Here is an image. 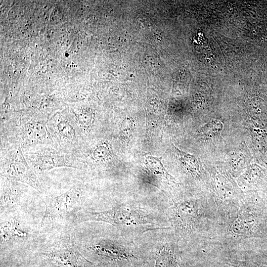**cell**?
Wrapping results in <instances>:
<instances>
[{"label":"cell","instance_id":"cell-1","mask_svg":"<svg viewBox=\"0 0 267 267\" xmlns=\"http://www.w3.org/2000/svg\"><path fill=\"white\" fill-rule=\"evenodd\" d=\"M78 219L80 222L108 223L126 232L139 231L145 226L157 225L158 223L157 219L150 212L133 204H120L99 212L81 211Z\"/></svg>","mask_w":267,"mask_h":267},{"label":"cell","instance_id":"cell-2","mask_svg":"<svg viewBox=\"0 0 267 267\" xmlns=\"http://www.w3.org/2000/svg\"><path fill=\"white\" fill-rule=\"evenodd\" d=\"M169 210V219L178 239L193 236L201 228L205 218L204 209L200 200L186 199L176 201Z\"/></svg>","mask_w":267,"mask_h":267},{"label":"cell","instance_id":"cell-3","mask_svg":"<svg viewBox=\"0 0 267 267\" xmlns=\"http://www.w3.org/2000/svg\"><path fill=\"white\" fill-rule=\"evenodd\" d=\"M226 222L229 235L235 238L261 237L267 230L266 218L261 206L245 201Z\"/></svg>","mask_w":267,"mask_h":267},{"label":"cell","instance_id":"cell-4","mask_svg":"<svg viewBox=\"0 0 267 267\" xmlns=\"http://www.w3.org/2000/svg\"><path fill=\"white\" fill-rule=\"evenodd\" d=\"M210 174L217 212L226 222L236 213L244 201L241 188L227 174L212 170Z\"/></svg>","mask_w":267,"mask_h":267},{"label":"cell","instance_id":"cell-5","mask_svg":"<svg viewBox=\"0 0 267 267\" xmlns=\"http://www.w3.org/2000/svg\"><path fill=\"white\" fill-rule=\"evenodd\" d=\"M91 249L97 263L113 262L121 267H132L144 261L133 247L120 241L102 240Z\"/></svg>","mask_w":267,"mask_h":267},{"label":"cell","instance_id":"cell-6","mask_svg":"<svg viewBox=\"0 0 267 267\" xmlns=\"http://www.w3.org/2000/svg\"><path fill=\"white\" fill-rule=\"evenodd\" d=\"M81 193L75 187L51 198L46 204L40 225L44 226L77 211L81 205Z\"/></svg>","mask_w":267,"mask_h":267},{"label":"cell","instance_id":"cell-7","mask_svg":"<svg viewBox=\"0 0 267 267\" xmlns=\"http://www.w3.org/2000/svg\"><path fill=\"white\" fill-rule=\"evenodd\" d=\"M50 263L59 267H93L95 263L86 258L72 243L52 247L41 253Z\"/></svg>","mask_w":267,"mask_h":267},{"label":"cell","instance_id":"cell-8","mask_svg":"<svg viewBox=\"0 0 267 267\" xmlns=\"http://www.w3.org/2000/svg\"><path fill=\"white\" fill-rule=\"evenodd\" d=\"M1 175L10 179L27 183L39 192L41 190L37 177L27 164L21 153L17 152L13 161L6 162L2 165Z\"/></svg>","mask_w":267,"mask_h":267},{"label":"cell","instance_id":"cell-9","mask_svg":"<svg viewBox=\"0 0 267 267\" xmlns=\"http://www.w3.org/2000/svg\"><path fill=\"white\" fill-rule=\"evenodd\" d=\"M154 267H184L177 241L163 239L152 253Z\"/></svg>","mask_w":267,"mask_h":267},{"label":"cell","instance_id":"cell-10","mask_svg":"<svg viewBox=\"0 0 267 267\" xmlns=\"http://www.w3.org/2000/svg\"><path fill=\"white\" fill-rule=\"evenodd\" d=\"M175 148L186 171L194 178H201L202 172L197 158L190 154L180 150L176 147Z\"/></svg>","mask_w":267,"mask_h":267},{"label":"cell","instance_id":"cell-11","mask_svg":"<svg viewBox=\"0 0 267 267\" xmlns=\"http://www.w3.org/2000/svg\"><path fill=\"white\" fill-rule=\"evenodd\" d=\"M144 164L147 169L153 175L161 176L167 180L177 183L176 179L166 170L160 158L147 155L144 159Z\"/></svg>","mask_w":267,"mask_h":267},{"label":"cell","instance_id":"cell-12","mask_svg":"<svg viewBox=\"0 0 267 267\" xmlns=\"http://www.w3.org/2000/svg\"><path fill=\"white\" fill-rule=\"evenodd\" d=\"M19 190L13 183L8 182L4 186L0 197V213L17 203L20 198Z\"/></svg>","mask_w":267,"mask_h":267},{"label":"cell","instance_id":"cell-13","mask_svg":"<svg viewBox=\"0 0 267 267\" xmlns=\"http://www.w3.org/2000/svg\"><path fill=\"white\" fill-rule=\"evenodd\" d=\"M27 233L14 221H5L0 223L1 241H7L14 237H25Z\"/></svg>","mask_w":267,"mask_h":267},{"label":"cell","instance_id":"cell-14","mask_svg":"<svg viewBox=\"0 0 267 267\" xmlns=\"http://www.w3.org/2000/svg\"><path fill=\"white\" fill-rule=\"evenodd\" d=\"M230 161V172L228 175L231 177H239L246 169L245 156L241 152H234L231 154Z\"/></svg>","mask_w":267,"mask_h":267},{"label":"cell","instance_id":"cell-15","mask_svg":"<svg viewBox=\"0 0 267 267\" xmlns=\"http://www.w3.org/2000/svg\"><path fill=\"white\" fill-rule=\"evenodd\" d=\"M57 130L63 137L69 139H73L75 132L73 126L67 121H60L57 125Z\"/></svg>","mask_w":267,"mask_h":267},{"label":"cell","instance_id":"cell-16","mask_svg":"<svg viewBox=\"0 0 267 267\" xmlns=\"http://www.w3.org/2000/svg\"><path fill=\"white\" fill-rule=\"evenodd\" d=\"M92 158L96 161L105 160L111 156L109 147L105 144L96 146L91 152Z\"/></svg>","mask_w":267,"mask_h":267},{"label":"cell","instance_id":"cell-17","mask_svg":"<svg viewBox=\"0 0 267 267\" xmlns=\"http://www.w3.org/2000/svg\"><path fill=\"white\" fill-rule=\"evenodd\" d=\"M226 263L232 267H267V264L251 260L239 261L229 259Z\"/></svg>","mask_w":267,"mask_h":267},{"label":"cell","instance_id":"cell-18","mask_svg":"<svg viewBox=\"0 0 267 267\" xmlns=\"http://www.w3.org/2000/svg\"><path fill=\"white\" fill-rule=\"evenodd\" d=\"M222 127L223 125L220 121L214 120L205 125L201 131L203 132L204 134L208 135L212 133L217 134L222 131Z\"/></svg>","mask_w":267,"mask_h":267},{"label":"cell","instance_id":"cell-19","mask_svg":"<svg viewBox=\"0 0 267 267\" xmlns=\"http://www.w3.org/2000/svg\"><path fill=\"white\" fill-rule=\"evenodd\" d=\"M134 130V122L126 119L123 121L121 126L120 135L128 139L132 134Z\"/></svg>","mask_w":267,"mask_h":267},{"label":"cell","instance_id":"cell-20","mask_svg":"<svg viewBox=\"0 0 267 267\" xmlns=\"http://www.w3.org/2000/svg\"><path fill=\"white\" fill-rule=\"evenodd\" d=\"M77 118L79 123L85 128L89 129L93 124V117L90 113H80Z\"/></svg>","mask_w":267,"mask_h":267},{"label":"cell","instance_id":"cell-21","mask_svg":"<svg viewBox=\"0 0 267 267\" xmlns=\"http://www.w3.org/2000/svg\"><path fill=\"white\" fill-rule=\"evenodd\" d=\"M31 131L33 134H35L36 137L41 138L43 135L42 133H44V128L40 124H37L33 125V126L31 128Z\"/></svg>","mask_w":267,"mask_h":267},{"label":"cell","instance_id":"cell-22","mask_svg":"<svg viewBox=\"0 0 267 267\" xmlns=\"http://www.w3.org/2000/svg\"><path fill=\"white\" fill-rule=\"evenodd\" d=\"M93 267H121L118 264L113 262L95 263Z\"/></svg>","mask_w":267,"mask_h":267},{"label":"cell","instance_id":"cell-23","mask_svg":"<svg viewBox=\"0 0 267 267\" xmlns=\"http://www.w3.org/2000/svg\"><path fill=\"white\" fill-rule=\"evenodd\" d=\"M189 267H195L194 266H190Z\"/></svg>","mask_w":267,"mask_h":267}]
</instances>
